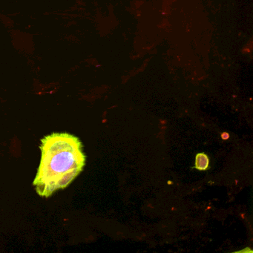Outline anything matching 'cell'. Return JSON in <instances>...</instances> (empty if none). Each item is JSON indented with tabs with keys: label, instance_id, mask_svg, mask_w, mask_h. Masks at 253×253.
<instances>
[{
	"label": "cell",
	"instance_id": "obj_2",
	"mask_svg": "<svg viewBox=\"0 0 253 253\" xmlns=\"http://www.w3.org/2000/svg\"><path fill=\"white\" fill-rule=\"evenodd\" d=\"M208 156L205 153H198L196 155V161H195V168L200 171H205L209 168Z\"/></svg>",
	"mask_w": 253,
	"mask_h": 253
},
{
	"label": "cell",
	"instance_id": "obj_1",
	"mask_svg": "<svg viewBox=\"0 0 253 253\" xmlns=\"http://www.w3.org/2000/svg\"><path fill=\"white\" fill-rule=\"evenodd\" d=\"M41 159L33 181L37 193L49 198L67 188L82 172L86 156L79 138L69 133H52L41 140Z\"/></svg>",
	"mask_w": 253,
	"mask_h": 253
}]
</instances>
